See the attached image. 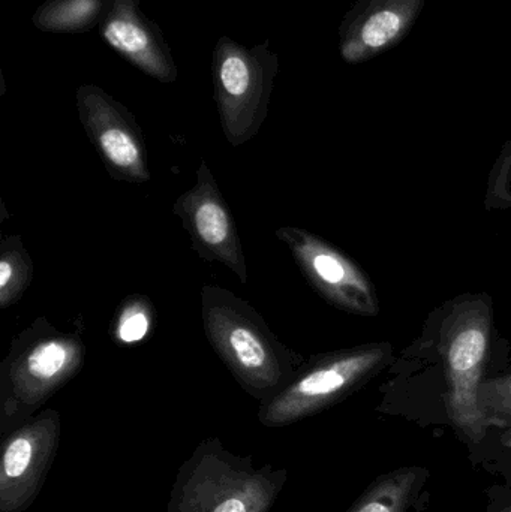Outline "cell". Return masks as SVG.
<instances>
[{
	"label": "cell",
	"instance_id": "obj_11",
	"mask_svg": "<svg viewBox=\"0 0 511 512\" xmlns=\"http://www.w3.org/2000/svg\"><path fill=\"white\" fill-rule=\"evenodd\" d=\"M428 0H357L339 26V53L360 65L401 44Z\"/></svg>",
	"mask_w": 511,
	"mask_h": 512
},
{
	"label": "cell",
	"instance_id": "obj_12",
	"mask_svg": "<svg viewBox=\"0 0 511 512\" xmlns=\"http://www.w3.org/2000/svg\"><path fill=\"white\" fill-rule=\"evenodd\" d=\"M98 29L105 44L138 71L159 83H174L179 77L164 33L141 11L140 0H114Z\"/></svg>",
	"mask_w": 511,
	"mask_h": 512
},
{
	"label": "cell",
	"instance_id": "obj_6",
	"mask_svg": "<svg viewBox=\"0 0 511 512\" xmlns=\"http://www.w3.org/2000/svg\"><path fill=\"white\" fill-rule=\"evenodd\" d=\"M278 54L269 42L246 47L228 36L216 42L212 59L213 89L225 138L233 147L260 132L278 75Z\"/></svg>",
	"mask_w": 511,
	"mask_h": 512
},
{
	"label": "cell",
	"instance_id": "obj_3",
	"mask_svg": "<svg viewBox=\"0 0 511 512\" xmlns=\"http://www.w3.org/2000/svg\"><path fill=\"white\" fill-rule=\"evenodd\" d=\"M86 343L45 316L12 339L0 364V430L3 435L29 420L84 366Z\"/></svg>",
	"mask_w": 511,
	"mask_h": 512
},
{
	"label": "cell",
	"instance_id": "obj_14",
	"mask_svg": "<svg viewBox=\"0 0 511 512\" xmlns=\"http://www.w3.org/2000/svg\"><path fill=\"white\" fill-rule=\"evenodd\" d=\"M422 471L404 468L374 481L348 512H407L416 498Z\"/></svg>",
	"mask_w": 511,
	"mask_h": 512
},
{
	"label": "cell",
	"instance_id": "obj_15",
	"mask_svg": "<svg viewBox=\"0 0 511 512\" xmlns=\"http://www.w3.org/2000/svg\"><path fill=\"white\" fill-rule=\"evenodd\" d=\"M35 265L18 234L5 236L0 242V309L17 304L29 289Z\"/></svg>",
	"mask_w": 511,
	"mask_h": 512
},
{
	"label": "cell",
	"instance_id": "obj_16",
	"mask_svg": "<svg viewBox=\"0 0 511 512\" xmlns=\"http://www.w3.org/2000/svg\"><path fill=\"white\" fill-rule=\"evenodd\" d=\"M156 324V310L149 297L131 294L123 298L114 313L111 334L122 345L138 343L149 336Z\"/></svg>",
	"mask_w": 511,
	"mask_h": 512
},
{
	"label": "cell",
	"instance_id": "obj_10",
	"mask_svg": "<svg viewBox=\"0 0 511 512\" xmlns=\"http://www.w3.org/2000/svg\"><path fill=\"white\" fill-rule=\"evenodd\" d=\"M173 213L179 218L191 239L192 249L200 258L221 262L239 277L240 282H248L239 230L206 162H200L195 185L177 197Z\"/></svg>",
	"mask_w": 511,
	"mask_h": 512
},
{
	"label": "cell",
	"instance_id": "obj_13",
	"mask_svg": "<svg viewBox=\"0 0 511 512\" xmlns=\"http://www.w3.org/2000/svg\"><path fill=\"white\" fill-rule=\"evenodd\" d=\"M114 0H44L32 17L33 26L45 33L80 35L101 26Z\"/></svg>",
	"mask_w": 511,
	"mask_h": 512
},
{
	"label": "cell",
	"instance_id": "obj_20",
	"mask_svg": "<svg viewBox=\"0 0 511 512\" xmlns=\"http://www.w3.org/2000/svg\"><path fill=\"white\" fill-rule=\"evenodd\" d=\"M498 512H511V504L507 505V507H504L503 510H500Z\"/></svg>",
	"mask_w": 511,
	"mask_h": 512
},
{
	"label": "cell",
	"instance_id": "obj_17",
	"mask_svg": "<svg viewBox=\"0 0 511 512\" xmlns=\"http://www.w3.org/2000/svg\"><path fill=\"white\" fill-rule=\"evenodd\" d=\"M479 405L489 427H511V369L486 375L479 388Z\"/></svg>",
	"mask_w": 511,
	"mask_h": 512
},
{
	"label": "cell",
	"instance_id": "obj_18",
	"mask_svg": "<svg viewBox=\"0 0 511 512\" xmlns=\"http://www.w3.org/2000/svg\"><path fill=\"white\" fill-rule=\"evenodd\" d=\"M485 209L511 215V140L492 165L486 182Z\"/></svg>",
	"mask_w": 511,
	"mask_h": 512
},
{
	"label": "cell",
	"instance_id": "obj_8",
	"mask_svg": "<svg viewBox=\"0 0 511 512\" xmlns=\"http://www.w3.org/2000/svg\"><path fill=\"white\" fill-rule=\"evenodd\" d=\"M75 99L81 125L107 173L117 182L149 183L146 141L134 114L95 84H81Z\"/></svg>",
	"mask_w": 511,
	"mask_h": 512
},
{
	"label": "cell",
	"instance_id": "obj_5",
	"mask_svg": "<svg viewBox=\"0 0 511 512\" xmlns=\"http://www.w3.org/2000/svg\"><path fill=\"white\" fill-rule=\"evenodd\" d=\"M393 360L390 342L312 355L275 397L261 403L258 418L264 426L282 427L318 414L359 390Z\"/></svg>",
	"mask_w": 511,
	"mask_h": 512
},
{
	"label": "cell",
	"instance_id": "obj_19",
	"mask_svg": "<svg viewBox=\"0 0 511 512\" xmlns=\"http://www.w3.org/2000/svg\"><path fill=\"white\" fill-rule=\"evenodd\" d=\"M503 430H506L503 435V442L507 445V447L511 448V427H507V429Z\"/></svg>",
	"mask_w": 511,
	"mask_h": 512
},
{
	"label": "cell",
	"instance_id": "obj_7",
	"mask_svg": "<svg viewBox=\"0 0 511 512\" xmlns=\"http://www.w3.org/2000/svg\"><path fill=\"white\" fill-rule=\"evenodd\" d=\"M309 285L336 309L374 318L380 300L371 277L353 259L323 237L296 227L276 230Z\"/></svg>",
	"mask_w": 511,
	"mask_h": 512
},
{
	"label": "cell",
	"instance_id": "obj_4",
	"mask_svg": "<svg viewBox=\"0 0 511 512\" xmlns=\"http://www.w3.org/2000/svg\"><path fill=\"white\" fill-rule=\"evenodd\" d=\"M285 477L282 469L255 468L209 439L180 469L168 512H269Z\"/></svg>",
	"mask_w": 511,
	"mask_h": 512
},
{
	"label": "cell",
	"instance_id": "obj_2",
	"mask_svg": "<svg viewBox=\"0 0 511 512\" xmlns=\"http://www.w3.org/2000/svg\"><path fill=\"white\" fill-rule=\"evenodd\" d=\"M204 333L240 387L269 402L296 375L305 360L270 330L254 306L230 289H201Z\"/></svg>",
	"mask_w": 511,
	"mask_h": 512
},
{
	"label": "cell",
	"instance_id": "obj_1",
	"mask_svg": "<svg viewBox=\"0 0 511 512\" xmlns=\"http://www.w3.org/2000/svg\"><path fill=\"white\" fill-rule=\"evenodd\" d=\"M494 301L485 292H465L429 313L420 336L399 357L438 370L453 426L471 442L491 427L479 405V388L489 373L495 342Z\"/></svg>",
	"mask_w": 511,
	"mask_h": 512
},
{
	"label": "cell",
	"instance_id": "obj_9",
	"mask_svg": "<svg viewBox=\"0 0 511 512\" xmlns=\"http://www.w3.org/2000/svg\"><path fill=\"white\" fill-rule=\"evenodd\" d=\"M60 444V414L45 409L6 433L0 462V512H23L35 501Z\"/></svg>",
	"mask_w": 511,
	"mask_h": 512
}]
</instances>
